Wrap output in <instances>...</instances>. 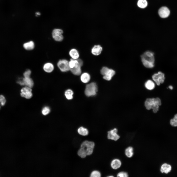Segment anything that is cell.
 I'll return each mask as SVG.
<instances>
[{"label":"cell","instance_id":"obj_1","mask_svg":"<svg viewBox=\"0 0 177 177\" xmlns=\"http://www.w3.org/2000/svg\"><path fill=\"white\" fill-rule=\"evenodd\" d=\"M141 61L144 66L148 68H152L154 66L155 58L154 53L147 51L141 56Z\"/></svg>","mask_w":177,"mask_h":177},{"label":"cell","instance_id":"obj_2","mask_svg":"<svg viewBox=\"0 0 177 177\" xmlns=\"http://www.w3.org/2000/svg\"><path fill=\"white\" fill-rule=\"evenodd\" d=\"M161 104V99L159 98L147 99L145 103L146 108L148 110L152 109L153 112L157 113L159 110V106Z\"/></svg>","mask_w":177,"mask_h":177},{"label":"cell","instance_id":"obj_3","mask_svg":"<svg viewBox=\"0 0 177 177\" xmlns=\"http://www.w3.org/2000/svg\"><path fill=\"white\" fill-rule=\"evenodd\" d=\"M94 146L95 144L93 142L85 140L81 144L80 148L85 151L87 155H89L92 153Z\"/></svg>","mask_w":177,"mask_h":177},{"label":"cell","instance_id":"obj_4","mask_svg":"<svg viewBox=\"0 0 177 177\" xmlns=\"http://www.w3.org/2000/svg\"><path fill=\"white\" fill-rule=\"evenodd\" d=\"M97 91L96 84L94 82H92L86 85L85 92V95L89 97L96 95Z\"/></svg>","mask_w":177,"mask_h":177},{"label":"cell","instance_id":"obj_5","mask_svg":"<svg viewBox=\"0 0 177 177\" xmlns=\"http://www.w3.org/2000/svg\"><path fill=\"white\" fill-rule=\"evenodd\" d=\"M101 73L103 75V78L109 81L115 74V72L114 70L105 67H103L101 70Z\"/></svg>","mask_w":177,"mask_h":177},{"label":"cell","instance_id":"obj_6","mask_svg":"<svg viewBox=\"0 0 177 177\" xmlns=\"http://www.w3.org/2000/svg\"><path fill=\"white\" fill-rule=\"evenodd\" d=\"M57 66L59 68L62 72H65L70 70L69 61L66 59L59 60L57 63Z\"/></svg>","mask_w":177,"mask_h":177},{"label":"cell","instance_id":"obj_7","mask_svg":"<svg viewBox=\"0 0 177 177\" xmlns=\"http://www.w3.org/2000/svg\"><path fill=\"white\" fill-rule=\"evenodd\" d=\"M152 78L158 86H159L161 84L163 83L165 79L164 74L161 72H159L157 73L154 74Z\"/></svg>","mask_w":177,"mask_h":177},{"label":"cell","instance_id":"obj_8","mask_svg":"<svg viewBox=\"0 0 177 177\" xmlns=\"http://www.w3.org/2000/svg\"><path fill=\"white\" fill-rule=\"evenodd\" d=\"M63 30L61 29H54L52 32V37L55 41L61 42L62 41L63 37L62 35Z\"/></svg>","mask_w":177,"mask_h":177},{"label":"cell","instance_id":"obj_9","mask_svg":"<svg viewBox=\"0 0 177 177\" xmlns=\"http://www.w3.org/2000/svg\"><path fill=\"white\" fill-rule=\"evenodd\" d=\"M21 96L27 99L31 98L32 96V89L31 88L26 86L23 88L21 90Z\"/></svg>","mask_w":177,"mask_h":177},{"label":"cell","instance_id":"obj_10","mask_svg":"<svg viewBox=\"0 0 177 177\" xmlns=\"http://www.w3.org/2000/svg\"><path fill=\"white\" fill-rule=\"evenodd\" d=\"M17 82L20 85H25L31 88L33 87V81L30 77H24L22 80H19Z\"/></svg>","mask_w":177,"mask_h":177},{"label":"cell","instance_id":"obj_11","mask_svg":"<svg viewBox=\"0 0 177 177\" xmlns=\"http://www.w3.org/2000/svg\"><path fill=\"white\" fill-rule=\"evenodd\" d=\"M118 130L116 128L108 131L107 134V138L109 139L116 141L120 138V136L117 134Z\"/></svg>","mask_w":177,"mask_h":177},{"label":"cell","instance_id":"obj_12","mask_svg":"<svg viewBox=\"0 0 177 177\" xmlns=\"http://www.w3.org/2000/svg\"><path fill=\"white\" fill-rule=\"evenodd\" d=\"M170 11L169 9L166 7H163L160 8L159 10L158 14L162 18H165L169 15Z\"/></svg>","mask_w":177,"mask_h":177},{"label":"cell","instance_id":"obj_13","mask_svg":"<svg viewBox=\"0 0 177 177\" xmlns=\"http://www.w3.org/2000/svg\"><path fill=\"white\" fill-rule=\"evenodd\" d=\"M171 169L172 167L170 165L164 163L161 166L160 170L162 173L167 174L171 171Z\"/></svg>","mask_w":177,"mask_h":177},{"label":"cell","instance_id":"obj_14","mask_svg":"<svg viewBox=\"0 0 177 177\" xmlns=\"http://www.w3.org/2000/svg\"><path fill=\"white\" fill-rule=\"evenodd\" d=\"M102 49V48L101 45H96L92 48L91 52L93 55L98 56L101 53Z\"/></svg>","mask_w":177,"mask_h":177},{"label":"cell","instance_id":"obj_15","mask_svg":"<svg viewBox=\"0 0 177 177\" xmlns=\"http://www.w3.org/2000/svg\"><path fill=\"white\" fill-rule=\"evenodd\" d=\"M54 69V66L53 64L50 62L45 63L43 66V69L46 73H50L52 72Z\"/></svg>","mask_w":177,"mask_h":177},{"label":"cell","instance_id":"obj_16","mask_svg":"<svg viewBox=\"0 0 177 177\" xmlns=\"http://www.w3.org/2000/svg\"><path fill=\"white\" fill-rule=\"evenodd\" d=\"M24 48L28 50H31L34 49L35 47L34 43L32 41H30L24 43L23 45Z\"/></svg>","mask_w":177,"mask_h":177},{"label":"cell","instance_id":"obj_17","mask_svg":"<svg viewBox=\"0 0 177 177\" xmlns=\"http://www.w3.org/2000/svg\"><path fill=\"white\" fill-rule=\"evenodd\" d=\"M121 165L120 161L118 159H115L112 161L111 165L112 168L114 169H117L120 167Z\"/></svg>","mask_w":177,"mask_h":177},{"label":"cell","instance_id":"obj_18","mask_svg":"<svg viewBox=\"0 0 177 177\" xmlns=\"http://www.w3.org/2000/svg\"><path fill=\"white\" fill-rule=\"evenodd\" d=\"M69 54L72 59H78L79 54L77 50L75 49H72L69 52Z\"/></svg>","mask_w":177,"mask_h":177},{"label":"cell","instance_id":"obj_19","mask_svg":"<svg viewBox=\"0 0 177 177\" xmlns=\"http://www.w3.org/2000/svg\"><path fill=\"white\" fill-rule=\"evenodd\" d=\"M90 78V75L87 73H84L82 74L80 77L81 81L84 83L88 82L89 81Z\"/></svg>","mask_w":177,"mask_h":177},{"label":"cell","instance_id":"obj_20","mask_svg":"<svg viewBox=\"0 0 177 177\" xmlns=\"http://www.w3.org/2000/svg\"><path fill=\"white\" fill-rule=\"evenodd\" d=\"M69 65L70 69L77 67L79 65L81 66L77 59H71L69 61Z\"/></svg>","mask_w":177,"mask_h":177},{"label":"cell","instance_id":"obj_21","mask_svg":"<svg viewBox=\"0 0 177 177\" xmlns=\"http://www.w3.org/2000/svg\"><path fill=\"white\" fill-rule=\"evenodd\" d=\"M77 132L80 135L83 136L88 135L89 133L87 129L82 126L78 129Z\"/></svg>","mask_w":177,"mask_h":177},{"label":"cell","instance_id":"obj_22","mask_svg":"<svg viewBox=\"0 0 177 177\" xmlns=\"http://www.w3.org/2000/svg\"><path fill=\"white\" fill-rule=\"evenodd\" d=\"M145 86L147 89L151 90L154 88L155 87V84L151 80H148L145 83Z\"/></svg>","mask_w":177,"mask_h":177},{"label":"cell","instance_id":"obj_23","mask_svg":"<svg viewBox=\"0 0 177 177\" xmlns=\"http://www.w3.org/2000/svg\"><path fill=\"white\" fill-rule=\"evenodd\" d=\"M81 66L79 65L77 67L70 69V70L74 74L78 75L80 74L81 73Z\"/></svg>","mask_w":177,"mask_h":177},{"label":"cell","instance_id":"obj_24","mask_svg":"<svg viewBox=\"0 0 177 177\" xmlns=\"http://www.w3.org/2000/svg\"><path fill=\"white\" fill-rule=\"evenodd\" d=\"M133 148L131 147L127 148L125 150V154L126 156L129 157H131L133 155Z\"/></svg>","mask_w":177,"mask_h":177},{"label":"cell","instance_id":"obj_25","mask_svg":"<svg viewBox=\"0 0 177 177\" xmlns=\"http://www.w3.org/2000/svg\"><path fill=\"white\" fill-rule=\"evenodd\" d=\"M73 92L70 89L67 90L65 92V95L67 98L68 100H71L73 99Z\"/></svg>","mask_w":177,"mask_h":177},{"label":"cell","instance_id":"obj_26","mask_svg":"<svg viewBox=\"0 0 177 177\" xmlns=\"http://www.w3.org/2000/svg\"><path fill=\"white\" fill-rule=\"evenodd\" d=\"M147 5V2L146 0H139L137 2L138 6L141 8L146 7Z\"/></svg>","mask_w":177,"mask_h":177},{"label":"cell","instance_id":"obj_27","mask_svg":"<svg viewBox=\"0 0 177 177\" xmlns=\"http://www.w3.org/2000/svg\"><path fill=\"white\" fill-rule=\"evenodd\" d=\"M77 154L79 157L82 158H84L87 156L85 151L82 148H81L78 151Z\"/></svg>","mask_w":177,"mask_h":177},{"label":"cell","instance_id":"obj_28","mask_svg":"<svg viewBox=\"0 0 177 177\" xmlns=\"http://www.w3.org/2000/svg\"><path fill=\"white\" fill-rule=\"evenodd\" d=\"M100 172L97 170H94L92 171L90 174L91 177H101Z\"/></svg>","mask_w":177,"mask_h":177},{"label":"cell","instance_id":"obj_29","mask_svg":"<svg viewBox=\"0 0 177 177\" xmlns=\"http://www.w3.org/2000/svg\"><path fill=\"white\" fill-rule=\"evenodd\" d=\"M6 103V100L5 97L2 95H0V109L1 106L5 105Z\"/></svg>","mask_w":177,"mask_h":177},{"label":"cell","instance_id":"obj_30","mask_svg":"<svg viewBox=\"0 0 177 177\" xmlns=\"http://www.w3.org/2000/svg\"><path fill=\"white\" fill-rule=\"evenodd\" d=\"M50 111V108L48 107H45L42 110V113L44 115H47L49 113Z\"/></svg>","mask_w":177,"mask_h":177},{"label":"cell","instance_id":"obj_31","mask_svg":"<svg viewBox=\"0 0 177 177\" xmlns=\"http://www.w3.org/2000/svg\"><path fill=\"white\" fill-rule=\"evenodd\" d=\"M117 177H128V175L127 173L122 172H119L118 174Z\"/></svg>","mask_w":177,"mask_h":177},{"label":"cell","instance_id":"obj_32","mask_svg":"<svg viewBox=\"0 0 177 177\" xmlns=\"http://www.w3.org/2000/svg\"><path fill=\"white\" fill-rule=\"evenodd\" d=\"M31 73V70L28 69L26 70L23 73V75L25 77H30Z\"/></svg>","mask_w":177,"mask_h":177},{"label":"cell","instance_id":"obj_33","mask_svg":"<svg viewBox=\"0 0 177 177\" xmlns=\"http://www.w3.org/2000/svg\"><path fill=\"white\" fill-rule=\"evenodd\" d=\"M170 124L173 127H177V123L176 122L173 118L170 120Z\"/></svg>","mask_w":177,"mask_h":177},{"label":"cell","instance_id":"obj_34","mask_svg":"<svg viewBox=\"0 0 177 177\" xmlns=\"http://www.w3.org/2000/svg\"><path fill=\"white\" fill-rule=\"evenodd\" d=\"M77 60H78V62L80 64V65L82 66L83 64V62L82 60L81 59H77Z\"/></svg>","mask_w":177,"mask_h":177},{"label":"cell","instance_id":"obj_35","mask_svg":"<svg viewBox=\"0 0 177 177\" xmlns=\"http://www.w3.org/2000/svg\"><path fill=\"white\" fill-rule=\"evenodd\" d=\"M174 120L177 123V114H176L173 118Z\"/></svg>","mask_w":177,"mask_h":177},{"label":"cell","instance_id":"obj_36","mask_svg":"<svg viewBox=\"0 0 177 177\" xmlns=\"http://www.w3.org/2000/svg\"><path fill=\"white\" fill-rule=\"evenodd\" d=\"M169 88L171 90H172L173 89V87L171 85L169 86H168Z\"/></svg>","mask_w":177,"mask_h":177},{"label":"cell","instance_id":"obj_37","mask_svg":"<svg viewBox=\"0 0 177 177\" xmlns=\"http://www.w3.org/2000/svg\"><path fill=\"white\" fill-rule=\"evenodd\" d=\"M36 15H40V13L39 12H37L36 13Z\"/></svg>","mask_w":177,"mask_h":177}]
</instances>
